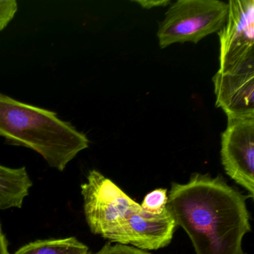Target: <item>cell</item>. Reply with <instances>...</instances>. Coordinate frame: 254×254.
I'll return each mask as SVG.
<instances>
[{"mask_svg":"<svg viewBox=\"0 0 254 254\" xmlns=\"http://www.w3.org/2000/svg\"><path fill=\"white\" fill-rule=\"evenodd\" d=\"M249 197L221 175L194 173L187 184L172 183L167 208L196 254H246L242 241L251 230Z\"/></svg>","mask_w":254,"mask_h":254,"instance_id":"obj_1","label":"cell"},{"mask_svg":"<svg viewBox=\"0 0 254 254\" xmlns=\"http://www.w3.org/2000/svg\"><path fill=\"white\" fill-rule=\"evenodd\" d=\"M0 136L8 144L30 148L49 166L64 170L81 151L88 138L53 111L23 103L0 93Z\"/></svg>","mask_w":254,"mask_h":254,"instance_id":"obj_2","label":"cell"},{"mask_svg":"<svg viewBox=\"0 0 254 254\" xmlns=\"http://www.w3.org/2000/svg\"><path fill=\"white\" fill-rule=\"evenodd\" d=\"M84 215L92 233L126 245V228L140 204L97 170L89 172L81 184Z\"/></svg>","mask_w":254,"mask_h":254,"instance_id":"obj_3","label":"cell"},{"mask_svg":"<svg viewBox=\"0 0 254 254\" xmlns=\"http://www.w3.org/2000/svg\"><path fill=\"white\" fill-rule=\"evenodd\" d=\"M228 3L219 0H178L160 22L157 38L160 48L174 44H197L218 33L227 20Z\"/></svg>","mask_w":254,"mask_h":254,"instance_id":"obj_4","label":"cell"},{"mask_svg":"<svg viewBox=\"0 0 254 254\" xmlns=\"http://www.w3.org/2000/svg\"><path fill=\"white\" fill-rule=\"evenodd\" d=\"M220 41L222 73L254 69V0H230Z\"/></svg>","mask_w":254,"mask_h":254,"instance_id":"obj_5","label":"cell"},{"mask_svg":"<svg viewBox=\"0 0 254 254\" xmlns=\"http://www.w3.org/2000/svg\"><path fill=\"white\" fill-rule=\"evenodd\" d=\"M221 157L226 174L254 198V117L227 118Z\"/></svg>","mask_w":254,"mask_h":254,"instance_id":"obj_6","label":"cell"},{"mask_svg":"<svg viewBox=\"0 0 254 254\" xmlns=\"http://www.w3.org/2000/svg\"><path fill=\"white\" fill-rule=\"evenodd\" d=\"M216 106L227 118L254 117V69L222 73L212 78Z\"/></svg>","mask_w":254,"mask_h":254,"instance_id":"obj_7","label":"cell"},{"mask_svg":"<svg viewBox=\"0 0 254 254\" xmlns=\"http://www.w3.org/2000/svg\"><path fill=\"white\" fill-rule=\"evenodd\" d=\"M176 227L167 206L160 215L148 213L140 206L127 222L126 245L143 251L165 248L172 242Z\"/></svg>","mask_w":254,"mask_h":254,"instance_id":"obj_8","label":"cell"},{"mask_svg":"<svg viewBox=\"0 0 254 254\" xmlns=\"http://www.w3.org/2000/svg\"><path fill=\"white\" fill-rule=\"evenodd\" d=\"M32 185L25 166L13 169L0 165V209L21 208Z\"/></svg>","mask_w":254,"mask_h":254,"instance_id":"obj_9","label":"cell"},{"mask_svg":"<svg viewBox=\"0 0 254 254\" xmlns=\"http://www.w3.org/2000/svg\"><path fill=\"white\" fill-rule=\"evenodd\" d=\"M87 245L75 237L38 240L27 244L14 254H86Z\"/></svg>","mask_w":254,"mask_h":254,"instance_id":"obj_10","label":"cell"},{"mask_svg":"<svg viewBox=\"0 0 254 254\" xmlns=\"http://www.w3.org/2000/svg\"><path fill=\"white\" fill-rule=\"evenodd\" d=\"M167 203V190L160 188L148 192L140 205L148 213L160 215L166 209Z\"/></svg>","mask_w":254,"mask_h":254,"instance_id":"obj_11","label":"cell"},{"mask_svg":"<svg viewBox=\"0 0 254 254\" xmlns=\"http://www.w3.org/2000/svg\"><path fill=\"white\" fill-rule=\"evenodd\" d=\"M17 10L18 5L16 0H0V32L14 19Z\"/></svg>","mask_w":254,"mask_h":254,"instance_id":"obj_12","label":"cell"},{"mask_svg":"<svg viewBox=\"0 0 254 254\" xmlns=\"http://www.w3.org/2000/svg\"><path fill=\"white\" fill-rule=\"evenodd\" d=\"M95 254H151L143 250L138 249L129 245L107 243L99 252Z\"/></svg>","mask_w":254,"mask_h":254,"instance_id":"obj_13","label":"cell"},{"mask_svg":"<svg viewBox=\"0 0 254 254\" xmlns=\"http://www.w3.org/2000/svg\"><path fill=\"white\" fill-rule=\"evenodd\" d=\"M133 2L139 4L142 8H145V9H151V8H158V7H166L171 5V1L169 0H136Z\"/></svg>","mask_w":254,"mask_h":254,"instance_id":"obj_14","label":"cell"},{"mask_svg":"<svg viewBox=\"0 0 254 254\" xmlns=\"http://www.w3.org/2000/svg\"><path fill=\"white\" fill-rule=\"evenodd\" d=\"M8 247V242L0 225V254H10Z\"/></svg>","mask_w":254,"mask_h":254,"instance_id":"obj_15","label":"cell"},{"mask_svg":"<svg viewBox=\"0 0 254 254\" xmlns=\"http://www.w3.org/2000/svg\"><path fill=\"white\" fill-rule=\"evenodd\" d=\"M91 254V253L88 252V253H87V254Z\"/></svg>","mask_w":254,"mask_h":254,"instance_id":"obj_16","label":"cell"}]
</instances>
